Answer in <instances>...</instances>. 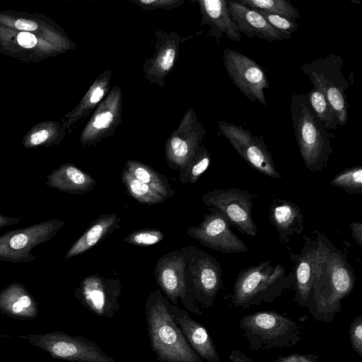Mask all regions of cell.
<instances>
[{
  "label": "cell",
  "mask_w": 362,
  "mask_h": 362,
  "mask_svg": "<svg viewBox=\"0 0 362 362\" xmlns=\"http://www.w3.org/2000/svg\"><path fill=\"white\" fill-rule=\"evenodd\" d=\"M181 38L175 31L156 30L154 33L153 54L143 64V74L152 85L164 86L167 76L178 59Z\"/></svg>",
  "instance_id": "obj_19"
},
{
  "label": "cell",
  "mask_w": 362,
  "mask_h": 362,
  "mask_svg": "<svg viewBox=\"0 0 362 362\" xmlns=\"http://www.w3.org/2000/svg\"><path fill=\"white\" fill-rule=\"evenodd\" d=\"M119 221L120 218L115 213L100 216L73 244L66 252L65 259L76 257L95 246L116 228Z\"/></svg>",
  "instance_id": "obj_29"
},
{
  "label": "cell",
  "mask_w": 362,
  "mask_h": 362,
  "mask_svg": "<svg viewBox=\"0 0 362 362\" xmlns=\"http://www.w3.org/2000/svg\"><path fill=\"white\" fill-rule=\"evenodd\" d=\"M351 235L359 247H362V223L352 221L349 224Z\"/></svg>",
  "instance_id": "obj_42"
},
{
  "label": "cell",
  "mask_w": 362,
  "mask_h": 362,
  "mask_svg": "<svg viewBox=\"0 0 362 362\" xmlns=\"http://www.w3.org/2000/svg\"><path fill=\"white\" fill-rule=\"evenodd\" d=\"M228 9L238 31L250 38L257 37L268 42L291 38V35L273 27L255 8L245 6L238 1H228Z\"/></svg>",
  "instance_id": "obj_22"
},
{
  "label": "cell",
  "mask_w": 362,
  "mask_h": 362,
  "mask_svg": "<svg viewBox=\"0 0 362 362\" xmlns=\"http://www.w3.org/2000/svg\"><path fill=\"white\" fill-rule=\"evenodd\" d=\"M0 25L14 30L42 35L67 45H76L57 23L41 14L0 11Z\"/></svg>",
  "instance_id": "obj_21"
},
{
  "label": "cell",
  "mask_w": 362,
  "mask_h": 362,
  "mask_svg": "<svg viewBox=\"0 0 362 362\" xmlns=\"http://www.w3.org/2000/svg\"><path fill=\"white\" fill-rule=\"evenodd\" d=\"M315 232L318 258L308 310L316 321L329 323L341 311V300L353 291L356 279L346 252L337 248L323 233Z\"/></svg>",
  "instance_id": "obj_1"
},
{
  "label": "cell",
  "mask_w": 362,
  "mask_h": 362,
  "mask_svg": "<svg viewBox=\"0 0 362 362\" xmlns=\"http://www.w3.org/2000/svg\"><path fill=\"white\" fill-rule=\"evenodd\" d=\"M314 238L303 235L305 240L300 254L290 251L293 264L295 297L294 300L300 307L308 308L312 298L313 286L315 275L319 240L315 232Z\"/></svg>",
  "instance_id": "obj_20"
},
{
  "label": "cell",
  "mask_w": 362,
  "mask_h": 362,
  "mask_svg": "<svg viewBox=\"0 0 362 362\" xmlns=\"http://www.w3.org/2000/svg\"><path fill=\"white\" fill-rule=\"evenodd\" d=\"M294 286L293 272L288 274L281 264L261 262L242 270L233 284L231 304L247 308L264 303H272L283 293Z\"/></svg>",
  "instance_id": "obj_3"
},
{
  "label": "cell",
  "mask_w": 362,
  "mask_h": 362,
  "mask_svg": "<svg viewBox=\"0 0 362 362\" xmlns=\"http://www.w3.org/2000/svg\"><path fill=\"white\" fill-rule=\"evenodd\" d=\"M308 102L317 117L327 131L336 130L337 120L330 104L325 95L315 88L306 95Z\"/></svg>",
  "instance_id": "obj_35"
},
{
  "label": "cell",
  "mask_w": 362,
  "mask_h": 362,
  "mask_svg": "<svg viewBox=\"0 0 362 362\" xmlns=\"http://www.w3.org/2000/svg\"><path fill=\"white\" fill-rule=\"evenodd\" d=\"M218 128L251 168L272 178L282 177L262 136L252 134L242 125L223 120L218 121Z\"/></svg>",
  "instance_id": "obj_12"
},
{
  "label": "cell",
  "mask_w": 362,
  "mask_h": 362,
  "mask_svg": "<svg viewBox=\"0 0 362 362\" xmlns=\"http://www.w3.org/2000/svg\"><path fill=\"white\" fill-rule=\"evenodd\" d=\"M269 221L284 244H287L292 236L300 235L304 229L301 209L286 199H274L269 207Z\"/></svg>",
  "instance_id": "obj_25"
},
{
  "label": "cell",
  "mask_w": 362,
  "mask_h": 362,
  "mask_svg": "<svg viewBox=\"0 0 362 362\" xmlns=\"http://www.w3.org/2000/svg\"><path fill=\"white\" fill-rule=\"evenodd\" d=\"M168 299L156 289L144 304L152 351L160 362H204L193 350L170 311Z\"/></svg>",
  "instance_id": "obj_2"
},
{
  "label": "cell",
  "mask_w": 362,
  "mask_h": 362,
  "mask_svg": "<svg viewBox=\"0 0 362 362\" xmlns=\"http://www.w3.org/2000/svg\"><path fill=\"white\" fill-rule=\"evenodd\" d=\"M265 19L275 28L291 35L292 33L297 30L298 25L295 21H292L284 17L267 13L264 11L257 9Z\"/></svg>",
  "instance_id": "obj_38"
},
{
  "label": "cell",
  "mask_w": 362,
  "mask_h": 362,
  "mask_svg": "<svg viewBox=\"0 0 362 362\" xmlns=\"http://www.w3.org/2000/svg\"><path fill=\"white\" fill-rule=\"evenodd\" d=\"M206 129L195 111L189 107L178 127L165 141L164 151L168 166L181 170L202 145Z\"/></svg>",
  "instance_id": "obj_15"
},
{
  "label": "cell",
  "mask_w": 362,
  "mask_h": 362,
  "mask_svg": "<svg viewBox=\"0 0 362 362\" xmlns=\"http://www.w3.org/2000/svg\"><path fill=\"white\" fill-rule=\"evenodd\" d=\"M251 351L295 346L301 339V327L289 317L274 311L243 316L239 322Z\"/></svg>",
  "instance_id": "obj_5"
},
{
  "label": "cell",
  "mask_w": 362,
  "mask_h": 362,
  "mask_svg": "<svg viewBox=\"0 0 362 362\" xmlns=\"http://www.w3.org/2000/svg\"><path fill=\"white\" fill-rule=\"evenodd\" d=\"M228 221L216 212L206 214L196 226L189 227L187 234L202 245L221 253H242L247 251L245 243L235 235Z\"/></svg>",
  "instance_id": "obj_18"
},
{
  "label": "cell",
  "mask_w": 362,
  "mask_h": 362,
  "mask_svg": "<svg viewBox=\"0 0 362 362\" xmlns=\"http://www.w3.org/2000/svg\"><path fill=\"white\" fill-rule=\"evenodd\" d=\"M66 134L62 125L56 121H43L33 126L25 134L22 144L25 148L59 145Z\"/></svg>",
  "instance_id": "obj_30"
},
{
  "label": "cell",
  "mask_w": 362,
  "mask_h": 362,
  "mask_svg": "<svg viewBox=\"0 0 362 362\" xmlns=\"http://www.w3.org/2000/svg\"><path fill=\"white\" fill-rule=\"evenodd\" d=\"M343 64L341 56L332 53L300 67L308 76L313 88L321 92L330 104L338 126H344L348 121V103L345 92L349 83L341 71Z\"/></svg>",
  "instance_id": "obj_6"
},
{
  "label": "cell",
  "mask_w": 362,
  "mask_h": 362,
  "mask_svg": "<svg viewBox=\"0 0 362 362\" xmlns=\"http://www.w3.org/2000/svg\"><path fill=\"white\" fill-rule=\"evenodd\" d=\"M170 311L187 341L199 356L207 362H219L217 349L206 329L178 305L170 303Z\"/></svg>",
  "instance_id": "obj_24"
},
{
  "label": "cell",
  "mask_w": 362,
  "mask_h": 362,
  "mask_svg": "<svg viewBox=\"0 0 362 362\" xmlns=\"http://www.w3.org/2000/svg\"><path fill=\"white\" fill-rule=\"evenodd\" d=\"M121 177L127 192L140 203L155 204L163 203L166 199L151 187L134 177L125 168L122 172Z\"/></svg>",
  "instance_id": "obj_32"
},
{
  "label": "cell",
  "mask_w": 362,
  "mask_h": 362,
  "mask_svg": "<svg viewBox=\"0 0 362 362\" xmlns=\"http://www.w3.org/2000/svg\"><path fill=\"white\" fill-rule=\"evenodd\" d=\"M64 222L51 219L9 230L0 235V260L28 263L36 256L31 252L37 245L49 241L64 226Z\"/></svg>",
  "instance_id": "obj_9"
},
{
  "label": "cell",
  "mask_w": 362,
  "mask_h": 362,
  "mask_svg": "<svg viewBox=\"0 0 362 362\" xmlns=\"http://www.w3.org/2000/svg\"><path fill=\"white\" fill-rule=\"evenodd\" d=\"M45 185L62 192L83 194L93 188L96 181L74 164L68 163L52 170Z\"/></svg>",
  "instance_id": "obj_28"
},
{
  "label": "cell",
  "mask_w": 362,
  "mask_h": 362,
  "mask_svg": "<svg viewBox=\"0 0 362 362\" xmlns=\"http://www.w3.org/2000/svg\"><path fill=\"white\" fill-rule=\"evenodd\" d=\"M18 337L42 349L54 359L71 362H116L98 344L81 336H72L64 332L55 331L19 335Z\"/></svg>",
  "instance_id": "obj_8"
},
{
  "label": "cell",
  "mask_w": 362,
  "mask_h": 362,
  "mask_svg": "<svg viewBox=\"0 0 362 362\" xmlns=\"http://www.w3.org/2000/svg\"><path fill=\"white\" fill-rule=\"evenodd\" d=\"M238 2L245 6L276 14L295 22L300 17L299 10L286 0H240Z\"/></svg>",
  "instance_id": "obj_34"
},
{
  "label": "cell",
  "mask_w": 362,
  "mask_h": 362,
  "mask_svg": "<svg viewBox=\"0 0 362 362\" xmlns=\"http://www.w3.org/2000/svg\"><path fill=\"white\" fill-rule=\"evenodd\" d=\"M186 262L181 251L170 252L158 259L154 274L156 282L172 304L178 305L180 300L188 311L199 316L203 311L187 291L185 279Z\"/></svg>",
  "instance_id": "obj_13"
},
{
  "label": "cell",
  "mask_w": 362,
  "mask_h": 362,
  "mask_svg": "<svg viewBox=\"0 0 362 362\" xmlns=\"http://www.w3.org/2000/svg\"><path fill=\"white\" fill-rule=\"evenodd\" d=\"M291 112L295 136L305 167L310 172L321 173L333 153L330 139L334 135L317 117L306 95H292Z\"/></svg>",
  "instance_id": "obj_4"
},
{
  "label": "cell",
  "mask_w": 362,
  "mask_h": 362,
  "mask_svg": "<svg viewBox=\"0 0 362 362\" xmlns=\"http://www.w3.org/2000/svg\"><path fill=\"white\" fill-rule=\"evenodd\" d=\"M42 35L0 25V53L24 62H38L76 49Z\"/></svg>",
  "instance_id": "obj_11"
},
{
  "label": "cell",
  "mask_w": 362,
  "mask_h": 362,
  "mask_svg": "<svg viewBox=\"0 0 362 362\" xmlns=\"http://www.w3.org/2000/svg\"><path fill=\"white\" fill-rule=\"evenodd\" d=\"M223 64L230 80L251 102L267 105L264 90L269 88L267 76L255 61L238 51L226 48Z\"/></svg>",
  "instance_id": "obj_14"
},
{
  "label": "cell",
  "mask_w": 362,
  "mask_h": 362,
  "mask_svg": "<svg viewBox=\"0 0 362 362\" xmlns=\"http://www.w3.org/2000/svg\"><path fill=\"white\" fill-rule=\"evenodd\" d=\"M1 207L0 205V229L6 226L15 225L21 221L20 217H11L3 215L1 212Z\"/></svg>",
  "instance_id": "obj_44"
},
{
  "label": "cell",
  "mask_w": 362,
  "mask_h": 362,
  "mask_svg": "<svg viewBox=\"0 0 362 362\" xmlns=\"http://www.w3.org/2000/svg\"><path fill=\"white\" fill-rule=\"evenodd\" d=\"M202 16L201 26L209 28L208 35L214 37L217 44L223 35L230 40L239 42L241 34L233 21L227 0H197Z\"/></svg>",
  "instance_id": "obj_23"
},
{
  "label": "cell",
  "mask_w": 362,
  "mask_h": 362,
  "mask_svg": "<svg viewBox=\"0 0 362 362\" xmlns=\"http://www.w3.org/2000/svg\"><path fill=\"white\" fill-rule=\"evenodd\" d=\"M164 234L158 230L144 229L132 232L123 240L127 243L141 247L155 245L163 239Z\"/></svg>",
  "instance_id": "obj_37"
},
{
  "label": "cell",
  "mask_w": 362,
  "mask_h": 362,
  "mask_svg": "<svg viewBox=\"0 0 362 362\" xmlns=\"http://www.w3.org/2000/svg\"><path fill=\"white\" fill-rule=\"evenodd\" d=\"M112 70L100 74L89 87L76 106L64 115L62 125L66 132L80 120H84L99 105L110 90Z\"/></svg>",
  "instance_id": "obj_27"
},
{
  "label": "cell",
  "mask_w": 362,
  "mask_h": 362,
  "mask_svg": "<svg viewBox=\"0 0 362 362\" xmlns=\"http://www.w3.org/2000/svg\"><path fill=\"white\" fill-rule=\"evenodd\" d=\"M330 184L351 194H362V166L344 169L332 178Z\"/></svg>",
  "instance_id": "obj_36"
},
{
  "label": "cell",
  "mask_w": 362,
  "mask_h": 362,
  "mask_svg": "<svg viewBox=\"0 0 362 362\" xmlns=\"http://www.w3.org/2000/svg\"><path fill=\"white\" fill-rule=\"evenodd\" d=\"M121 293L119 279L91 274L81 281L74 296L95 315L112 319L119 308L118 298Z\"/></svg>",
  "instance_id": "obj_17"
},
{
  "label": "cell",
  "mask_w": 362,
  "mask_h": 362,
  "mask_svg": "<svg viewBox=\"0 0 362 362\" xmlns=\"http://www.w3.org/2000/svg\"><path fill=\"white\" fill-rule=\"evenodd\" d=\"M228 357L230 362H253L245 354L237 349L232 350Z\"/></svg>",
  "instance_id": "obj_43"
},
{
  "label": "cell",
  "mask_w": 362,
  "mask_h": 362,
  "mask_svg": "<svg viewBox=\"0 0 362 362\" xmlns=\"http://www.w3.org/2000/svg\"><path fill=\"white\" fill-rule=\"evenodd\" d=\"M255 196L238 188L214 189L203 194L202 202L211 212L223 216L230 226L252 238L257 228L252 217Z\"/></svg>",
  "instance_id": "obj_10"
},
{
  "label": "cell",
  "mask_w": 362,
  "mask_h": 362,
  "mask_svg": "<svg viewBox=\"0 0 362 362\" xmlns=\"http://www.w3.org/2000/svg\"><path fill=\"white\" fill-rule=\"evenodd\" d=\"M180 251L186 262L185 279L188 292L204 307H211L218 291L223 287L220 262L193 245L182 247Z\"/></svg>",
  "instance_id": "obj_7"
},
{
  "label": "cell",
  "mask_w": 362,
  "mask_h": 362,
  "mask_svg": "<svg viewBox=\"0 0 362 362\" xmlns=\"http://www.w3.org/2000/svg\"><path fill=\"white\" fill-rule=\"evenodd\" d=\"M211 156L204 145H201L192 159L180 170L179 178L182 184H194L207 170Z\"/></svg>",
  "instance_id": "obj_33"
},
{
  "label": "cell",
  "mask_w": 362,
  "mask_h": 362,
  "mask_svg": "<svg viewBox=\"0 0 362 362\" xmlns=\"http://www.w3.org/2000/svg\"><path fill=\"white\" fill-rule=\"evenodd\" d=\"M317 362H320V361H317Z\"/></svg>",
  "instance_id": "obj_45"
},
{
  "label": "cell",
  "mask_w": 362,
  "mask_h": 362,
  "mask_svg": "<svg viewBox=\"0 0 362 362\" xmlns=\"http://www.w3.org/2000/svg\"><path fill=\"white\" fill-rule=\"evenodd\" d=\"M349 341L353 350L362 357V315L354 317L349 330Z\"/></svg>",
  "instance_id": "obj_40"
},
{
  "label": "cell",
  "mask_w": 362,
  "mask_h": 362,
  "mask_svg": "<svg viewBox=\"0 0 362 362\" xmlns=\"http://www.w3.org/2000/svg\"><path fill=\"white\" fill-rule=\"evenodd\" d=\"M0 312L14 319L27 320L36 318L39 308L25 286L13 282L0 291Z\"/></svg>",
  "instance_id": "obj_26"
},
{
  "label": "cell",
  "mask_w": 362,
  "mask_h": 362,
  "mask_svg": "<svg viewBox=\"0 0 362 362\" xmlns=\"http://www.w3.org/2000/svg\"><path fill=\"white\" fill-rule=\"evenodd\" d=\"M319 356L313 354H291L280 356L272 362H317Z\"/></svg>",
  "instance_id": "obj_41"
},
{
  "label": "cell",
  "mask_w": 362,
  "mask_h": 362,
  "mask_svg": "<svg viewBox=\"0 0 362 362\" xmlns=\"http://www.w3.org/2000/svg\"><path fill=\"white\" fill-rule=\"evenodd\" d=\"M122 89L116 85L93 111L79 138L82 145L95 146L103 139L115 134L122 122Z\"/></svg>",
  "instance_id": "obj_16"
},
{
  "label": "cell",
  "mask_w": 362,
  "mask_h": 362,
  "mask_svg": "<svg viewBox=\"0 0 362 362\" xmlns=\"http://www.w3.org/2000/svg\"><path fill=\"white\" fill-rule=\"evenodd\" d=\"M130 1L144 11L160 8L169 10L177 8L185 3V0H132Z\"/></svg>",
  "instance_id": "obj_39"
},
{
  "label": "cell",
  "mask_w": 362,
  "mask_h": 362,
  "mask_svg": "<svg viewBox=\"0 0 362 362\" xmlns=\"http://www.w3.org/2000/svg\"><path fill=\"white\" fill-rule=\"evenodd\" d=\"M124 168L134 177L148 185L167 199L174 194L165 177L147 165L136 160H127Z\"/></svg>",
  "instance_id": "obj_31"
}]
</instances>
